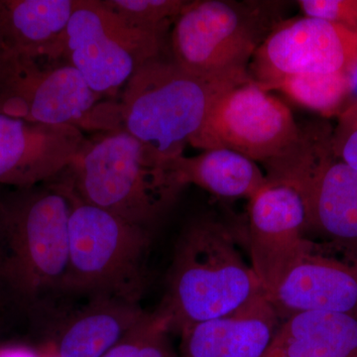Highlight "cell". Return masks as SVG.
<instances>
[{
  "label": "cell",
  "instance_id": "13",
  "mask_svg": "<svg viewBox=\"0 0 357 357\" xmlns=\"http://www.w3.org/2000/svg\"><path fill=\"white\" fill-rule=\"evenodd\" d=\"M86 141L73 126L34 123L0 114V185L16 189L53 182Z\"/></svg>",
  "mask_w": 357,
  "mask_h": 357
},
{
  "label": "cell",
  "instance_id": "22",
  "mask_svg": "<svg viewBox=\"0 0 357 357\" xmlns=\"http://www.w3.org/2000/svg\"><path fill=\"white\" fill-rule=\"evenodd\" d=\"M169 331L155 312H147L139 325L121 340L124 357H178Z\"/></svg>",
  "mask_w": 357,
  "mask_h": 357
},
{
  "label": "cell",
  "instance_id": "28",
  "mask_svg": "<svg viewBox=\"0 0 357 357\" xmlns=\"http://www.w3.org/2000/svg\"><path fill=\"white\" fill-rule=\"evenodd\" d=\"M6 60L2 56H0V84H1L2 77L6 72Z\"/></svg>",
  "mask_w": 357,
  "mask_h": 357
},
{
  "label": "cell",
  "instance_id": "24",
  "mask_svg": "<svg viewBox=\"0 0 357 357\" xmlns=\"http://www.w3.org/2000/svg\"><path fill=\"white\" fill-rule=\"evenodd\" d=\"M340 117L333 131V150L338 159L357 171V109L347 110Z\"/></svg>",
  "mask_w": 357,
  "mask_h": 357
},
{
  "label": "cell",
  "instance_id": "11",
  "mask_svg": "<svg viewBox=\"0 0 357 357\" xmlns=\"http://www.w3.org/2000/svg\"><path fill=\"white\" fill-rule=\"evenodd\" d=\"M357 60V33L303 16L282 20L255 52L248 76L266 91L286 79L349 73Z\"/></svg>",
  "mask_w": 357,
  "mask_h": 357
},
{
  "label": "cell",
  "instance_id": "12",
  "mask_svg": "<svg viewBox=\"0 0 357 357\" xmlns=\"http://www.w3.org/2000/svg\"><path fill=\"white\" fill-rule=\"evenodd\" d=\"M306 213L299 194L284 183L270 182L249 199L246 227L251 267L266 296L274 292L310 252Z\"/></svg>",
  "mask_w": 357,
  "mask_h": 357
},
{
  "label": "cell",
  "instance_id": "29",
  "mask_svg": "<svg viewBox=\"0 0 357 357\" xmlns=\"http://www.w3.org/2000/svg\"><path fill=\"white\" fill-rule=\"evenodd\" d=\"M40 351H41L42 354H43V357H55L53 354H49L48 351H45V349H42V347H39Z\"/></svg>",
  "mask_w": 357,
  "mask_h": 357
},
{
  "label": "cell",
  "instance_id": "23",
  "mask_svg": "<svg viewBox=\"0 0 357 357\" xmlns=\"http://www.w3.org/2000/svg\"><path fill=\"white\" fill-rule=\"evenodd\" d=\"M304 16L330 21L357 33V0H299Z\"/></svg>",
  "mask_w": 357,
  "mask_h": 357
},
{
  "label": "cell",
  "instance_id": "2",
  "mask_svg": "<svg viewBox=\"0 0 357 357\" xmlns=\"http://www.w3.org/2000/svg\"><path fill=\"white\" fill-rule=\"evenodd\" d=\"M70 211L60 181L0 195V287L14 310L37 314L47 296L60 293Z\"/></svg>",
  "mask_w": 357,
  "mask_h": 357
},
{
  "label": "cell",
  "instance_id": "4",
  "mask_svg": "<svg viewBox=\"0 0 357 357\" xmlns=\"http://www.w3.org/2000/svg\"><path fill=\"white\" fill-rule=\"evenodd\" d=\"M249 79H206L182 69L172 59H152L123 86L119 102L122 129L165 165L184 155L218 96Z\"/></svg>",
  "mask_w": 357,
  "mask_h": 357
},
{
  "label": "cell",
  "instance_id": "27",
  "mask_svg": "<svg viewBox=\"0 0 357 357\" xmlns=\"http://www.w3.org/2000/svg\"><path fill=\"white\" fill-rule=\"evenodd\" d=\"M13 307L9 304L6 296L2 292V289L0 288V333L6 328L7 323V317H8L9 312L13 311Z\"/></svg>",
  "mask_w": 357,
  "mask_h": 357
},
{
  "label": "cell",
  "instance_id": "7",
  "mask_svg": "<svg viewBox=\"0 0 357 357\" xmlns=\"http://www.w3.org/2000/svg\"><path fill=\"white\" fill-rule=\"evenodd\" d=\"M332 136L325 123L307 124L287 153L263 166L268 181L287 184L299 194L307 238L323 237L356 251L357 171L335 156Z\"/></svg>",
  "mask_w": 357,
  "mask_h": 357
},
{
  "label": "cell",
  "instance_id": "9",
  "mask_svg": "<svg viewBox=\"0 0 357 357\" xmlns=\"http://www.w3.org/2000/svg\"><path fill=\"white\" fill-rule=\"evenodd\" d=\"M165 37L131 27L100 0H76L63 59L96 93L114 95L145 63L162 56Z\"/></svg>",
  "mask_w": 357,
  "mask_h": 357
},
{
  "label": "cell",
  "instance_id": "17",
  "mask_svg": "<svg viewBox=\"0 0 357 357\" xmlns=\"http://www.w3.org/2000/svg\"><path fill=\"white\" fill-rule=\"evenodd\" d=\"M147 312L114 298H91L52 326L42 349L55 357H102L134 330Z\"/></svg>",
  "mask_w": 357,
  "mask_h": 357
},
{
  "label": "cell",
  "instance_id": "15",
  "mask_svg": "<svg viewBox=\"0 0 357 357\" xmlns=\"http://www.w3.org/2000/svg\"><path fill=\"white\" fill-rule=\"evenodd\" d=\"M76 0H0V56L20 61L64 60Z\"/></svg>",
  "mask_w": 357,
  "mask_h": 357
},
{
  "label": "cell",
  "instance_id": "6",
  "mask_svg": "<svg viewBox=\"0 0 357 357\" xmlns=\"http://www.w3.org/2000/svg\"><path fill=\"white\" fill-rule=\"evenodd\" d=\"M285 2L188 1L170 33L172 60L196 76H248V66L268 35L284 20Z\"/></svg>",
  "mask_w": 357,
  "mask_h": 357
},
{
  "label": "cell",
  "instance_id": "10",
  "mask_svg": "<svg viewBox=\"0 0 357 357\" xmlns=\"http://www.w3.org/2000/svg\"><path fill=\"white\" fill-rule=\"evenodd\" d=\"M300 134L287 105L249 79L218 96L189 144L265 164L287 153Z\"/></svg>",
  "mask_w": 357,
  "mask_h": 357
},
{
  "label": "cell",
  "instance_id": "14",
  "mask_svg": "<svg viewBox=\"0 0 357 357\" xmlns=\"http://www.w3.org/2000/svg\"><path fill=\"white\" fill-rule=\"evenodd\" d=\"M280 319L301 312H344L357 317V256L331 255L323 244L314 245L283 283L267 296Z\"/></svg>",
  "mask_w": 357,
  "mask_h": 357
},
{
  "label": "cell",
  "instance_id": "16",
  "mask_svg": "<svg viewBox=\"0 0 357 357\" xmlns=\"http://www.w3.org/2000/svg\"><path fill=\"white\" fill-rule=\"evenodd\" d=\"M266 294L238 311L180 333L178 357H262L280 325Z\"/></svg>",
  "mask_w": 357,
  "mask_h": 357
},
{
  "label": "cell",
  "instance_id": "19",
  "mask_svg": "<svg viewBox=\"0 0 357 357\" xmlns=\"http://www.w3.org/2000/svg\"><path fill=\"white\" fill-rule=\"evenodd\" d=\"M184 187L196 185L215 196L252 199L267 184L256 162L227 149L206 150L197 156L185 155L165 163Z\"/></svg>",
  "mask_w": 357,
  "mask_h": 357
},
{
  "label": "cell",
  "instance_id": "20",
  "mask_svg": "<svg viewBox=\"0 0 357 357\" xmlns=\"http://www.w3.org/2000/svg\"><path fill=\"white\" fill-rule=\"evenodd\" d=\"M349 75L344 72L286 77L274 84L271 91L278 89L301 107L324 116H340L349 96Z\"/></svg>",
  "mask_w": 357,
  "mask_h": 357
},
{
  "label": "cell",
  "instance_id": "5",
  "mask_svg": "<svg viewBox=\"0 0 357 357\" xmlns=\"http://www.w3.org/2000/svg\"><path fill=\"white\" fill-rule=\"evenodd\" d=\"M59 178L70 204L69 262L60 293L140 305L151 231L86 203Z\"/></svg>",
  "mask_w": 357,
  "mask_h": 357
},
{
  "label": "cell",
  "instance_id": "3",
  "mask_svg": "<svg viewBox=\"0 0 357 357\" xmlns=\"http://www.w3.org/2000/svg\"><path fill=\"white\" fill-rule=\"evenodd\" d=\"M60 177L86 203L150 231L185 188L123 129L86 139Z\"/></svg>",
  "mask_w": 357,
  "mask_h": 357
},
{
  "label": "cell",
  "instance_id": "26",
  "mask_svg": "<svg viewBox=\"0 0 357 357\" xmlns=\"http://www.w3.org/2000/svg\"><path fill=\"white\" fill-rule=\"evenodd\" d=\"M349 96H347V103H345L344 109V112H342V114L347 112V110L357 109V60L356 61V63H354V65L352 66L351 70H349Z\"/></svg>",
  "mask_w": 357,
  "mask_h": 357
},
{
  "label": "cell",
  "instance_id": "25",
  "mask_svg": "<svg viewBox=\"0 0 357 357\" xmlns=\"http://www.w3.org/2000/svg\"><path fill=\"white\" fill-rule=\"evenodd\" d=\"M0 357H43L40 349L20 342L0 344Z\"/></svg>",
  "mask_w": 357,
  "mask_h": 357
},
{
  "label": "cell",
  "instance_id": "8",
  "mask_svg": "<svg viewBox=\"0 0 357 357\" xmlns=\"http://www.w3.org/2000/svg\"><path fill=\"white\" fill-rule=\"evenodd\" d=\"M81 73L65 60L21 61L0 95V114L34 123L79 130H121L119 102H102Z\"/></svg>",
  "mask_w": 357,
  "mask_h": 357
},
{
  "label": "cell",
  "instance_id": "1",
  "mask_svg": "<svg viewBox=\"0 0 357 357\" xmlns=\"http://www.w3.org/2000/svg\"><path fill=\"white\" fill-rule=\"evenodd\" d=\"M236 234L215 215L189 220L178 234L163 298L155 314L169 333L227 316L264 293L237 248Z\"/></svg>",
  "mask_w": 357,
  "mask_h": 357
},
{
  "label": "cell",
  "instance_id": "21",
  "mask_svg": "<svg viewBox=\"0 0 357 357\" xmlns=\"http://www.w3.org/2000/svg\"><path fill=\"white\" fill-rule=\"evenodd\" d=\"M126 24L166 36L188 1L185 0H100Z\"/></svg>",
  "mask_w": 357,
  "mask_h": 357
},
{
  "label": "cell",
  "instance_id": "18",
  "mask_svg": "<svg viewBox=\"0 0 357 357\" xmlns=\"http://www.w3.org/2000/svg\"><path fill=\"white\" fill-rule=\"evenodd\" d=\"M262 357H357V317L297 312L279 325Z\"/></svg>",
  "mask_w": 357,
  "mask_h": 357
}]
</instances>
